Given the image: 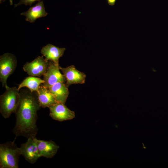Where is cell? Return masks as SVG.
<instances>
[{
  "label": "cell",
  "mask_w": 168,
  "mask_h": 168,
  "mask_svg": "<svg viewBox=\"0 0 168 168\" xmlns=\"http://www.w3.org/2000/svg\"><path fill=\"white\" fill-rule=\"evenodd\" d=\"M49 65V61L43 56H39L31 62H26L23 69L30 76L40 77L46 72Z\"/></svg>",
  "instance_id": "8992f818"
},
{
  "label": "cell",
  "mask_w": 168,
  "mask_h": 168,
  "mask_svg": "<svg viewBox=\"0 0 168 168\" xmlns=\"http://www.w3.org/2000/svg\"><path fill=\"white\" fill-rule=\"evenodd\" d=\"M68 88L64 82H58L48 88L58 103L65 104L69 94Z\"/></svg>",
  "instance_id": "4fadbf2b"
},
{
  "label": "cell",
  "mask_w": 168,
  "mask_h": 168,
  "mask_svg": "<svg viewBox=\"0 0 168 168\" xmlns=\"http://www.w3.org/2000/svg\"><path fill=\"white\" fill-rule=\"evenodd\" d=\"M36 138H29L20 148L21 154L28 162L33 164L40 157L35 141Z\"/></svg>",
  "instance_id": "52a82bcc"
},
{
  "label": "cell",
  "mask_w": 168,
  "mask_h": 168,
  "mask_svg": "<svg viewBox=\"0 0 168 168\" xmlns=\"http://www.w3.org/2000/svg\"><path fill=\"white\" fill-rule=\"evenodd\" d=\"M10 2V4L11 5H12L13 4V0H9Z\"/></svg>",
  "instance_id": "ac0fdd59"
},
{
  "label": "cell",
  "mask_w": 168,
  "mask_h": 168,
  "mask_svg": "<svg viewBox=\"0 0 168 168\" xmlns=\"http://www.w3.org/2000/svg\"><path fill=\"white\" fill-rule=\"evenodd\" d=\"M40 157L50 158L54 156L59 147L52 140L44 141L35 138Z\"/></svg>",
  "instance_id": "30bf717a"
},
{
  "label": "cell",
  "mask_w": 168,
  "mask_h": 168,
  "mask_svg": "<svg viewBox=\"0 0 168 168\" xmlns=\"http://www.w3.org/2000/svg\"><path fill=\"white\" fill-rule=\"evenodd\" d=\"M44 83V81L40 78L30 76L27 77L18 85V91L22 88L26 87L31 92H37L40 86Z\"/></svg>",
  "instance_id": "9a60e30c"
},
{
  "label": "cell",
  "mask_w": 168,
  "mask_h": 168,
  "mask_svg": "<svg viewBox=\"0 0 168 168\" xmlns=\"http://www.w3.org/2000/svg\"><path fill=\"white\" fill-rule=\"evenodd\" d=\"M108 4L110 6L114 5L116 0H107Z\"/></svg>",
  "instance_id": "e0dca14e"
},
{
  "label": "cell",
  "mask_w": 168,
  "mask_h": 168,
  "mask_svg": "<svg viewBox=\"0 0 168 168\" xmlns=\"http://www.w3.org/2000/svg\"><path fill=\"white\" fill-rule=\"evenodd\" d=\"M37 92L41 107H48L58 103L48 88L44 86L43 84L40 86Z\"/></svg>",
  "instance_id": "5bb4252c"
},
{
  "label": "cell",
  "mask_w": 168,
  "mask_h": 168,
  "mask_svg": "<svg viewBox=\"0 0 168 168\" xmlns=\"http://www.w3.org/2000/svg\"><path fill=\"white\" fill-rule=\"evenodd\" d=\"M65 50V48H60L49 44L42 47L41 53L46 61H52L59 64V59L63 56Z\"/></svg>",
  "instance_id": "8fae6325"
},
{
  "label": "cell",
  "mask_w": 168,
  "mask_h": 168,
  "mask_svg": "<svg viewBox=\"0 0 168 168\" xmlns=\"http://www.w3.org/2000/svg\"><path fill=\"white\" fill-rule=\"evenodd\" d=\"M41 0H20L18 3L15 4L14 7H16L22 4H24L25 5H29L31 6L32 3L35 2L36 1L40 2Z\"/></svg>",
  "instance_id": "2e32d148"
},
{
  "label": "cell",
  "mask_w": 168,
  "mask_h": 168,
  "mask_svg": "<svg viewBox=\"0 0 168 168\" xmlns=\"http://www.w3.org/2000/svg\"><path fill=\"white\" fill-rule=\"evenodd\" d=\"M60 69L66 78L65 84L67 87L73 84H82L85 83L86 75L78 70L74 65H71L65 68L60 66Z\"/></svg>",
  "instance_id": "9c48e42d"
},
{
  "label": "cell",
  "mask_w": 168,
  "mask_h": 168,
  "mask_svg": "<svg viewBox=\"0 0 168 168\" xmlns=\"http://www.w3.org/2000/svg\"><path fill=\"white\" fill-rule=\"evenodd\" d=\"M49 65L46 72L43 75V85L48 88L58 82H65L66 79L60 71L59 64L49 61Z\"/></svg>",
  "instance_id": "5b68a950"
},
{
  "label": "cell",
  "mask_w": 168,
  "mask_h": 168,
  "mask_svg": "<svg viewBox=\"0 0 168 168\" xmlns=\"http://www.w3.org/2000/svg\"><path fill=\"white\" fill-rule=\"evenodd\" d=\"M17 61L12 54L5 53L0 57V81L2 86L5 87L8 77L14 72L16 68Z\"/></svg>",
  "instance_id": "277c9868"
},
{
  "label": "cell",
  "mask_w": 168,
  "mask_h": 168,
  "mask_svg": "<svg viewBox=\"0 0 168 168\" xmlns=\"http://www.w3.org/2000/svg\"><path fill=\"white\" fill-rule=\"evenodd\" d=\"M4 92L0 96V112L5 119L8 118L15 113L19 104L20 96L16 87L7 86Z\"/></svg>",
  "instance_id": "3957f363"
},
{
  "label": "cell",
  "mask_w": 168,
  "mask_h": 168,
  "mask_svg": "<svg viewBox=\"0 0 168 168\" xmlns=\"http://www.w3.org/2000/svg\"><path fill=\"white\" fill-rule=\"evenodd\" d=\"M20 90V99L15 113L16 121L13 132L16 137L34 138L38 133L37 112L41 107L37 92L28 88Z\"/></svg>",
  "instance_id": "6da1fadb"
},
{
  "label": "cell",
  "mask_w": 168,
  "mask_h": 168,
  "mask_svg": "<svg viewBox=\"0 0 168 168\" xmlns=\"http://www.w3.org/2000/svg\"><path fill=\"white\" fill-rule=\"evenodd\" d=\"M48 108L49 115L54 120L63 121L72 119L75 117V112L62 103H58Z\"/></svg>",
  "instance_id": "ba28073f"
},
{
  "label": "cell",
  "mask_w": 168,
  "mask_h": 168,
  "mask_svg": "<svg viewBox=\"0 0 168 168\" xmlns=\"http://www.w3.org/2000/svg\"><path fill=\"white\" fill-rule=\"evenodd\" d=\"M13 141L7 142L0 144V168H18L20 156L21 155L20 148Z\"/></svg>",
  "instance_id": "7a4b0ae2"
},
{
  "label": "cell",
  "mask_w": 168,
  "mask_h": 168,
  "mask_svg": "<svg viewBox=\"0 0 168 168\" xmlns=\"http://www.w3.org/2000/svg\"><path fill=\"white\" fill-rule=\"evenodd\" d=\"M48 14L45 11L43 1H40L21 15L25 16L26 20L31 23L34 22L38 18L46 16Z\"/></svg>",
  "instance_id": "7c38bea8"
}]
</instances>
